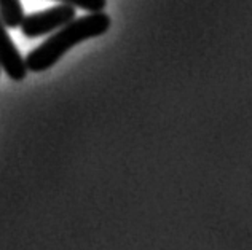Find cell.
I'll return each mask as SVG.
<instances>
[{
	"label": "cell",
	"mask_w": 252,
	"mask_h": 250,
	"mask_svg": "<svg viewBox=\"0 0 252 250\" xmlns=\"http://www.w3.org/2000/svg\"><path fill=\"white\" fill-rule=\"evenodd\" d=\"M110 28V18L104 11H94L90 15L75 18L74 21L63 26L46 40L32 50L26 56V67L34 74L48 70L61 59L70 48L88 38H94L105 34Z\"/></svg>",
	"instance_id": "6da1fadb"
},
{
	"label": "cell",
	"mask_w": 252,
	"mask_h": 250,
	"mask_svg": "<svg viewBox=\"0 0 252 250\" xmlns=\"http://www.w3.org/2000/svg\"><path fill=\"white\" fill-rule=\"evenodd\" d=\"M77 16L75 6L70 5H56L50 10L38 11V13H31V15L24 16L21 23V30L23 35L28 38H38L43 35H48L51 32H56L61 29L63 26L67 23L74 21Z\"/></svg>",
	"instance_id": "7a4b0ae2"
},
{
	"label": "cell",
	"mask_w": 252,
	"mask_h": 250,
	"mask_svg": "<svg viewBox=\"0 0 252 250\" xmlns=\"http://www.w3.org/2000/svg\"><path fill=\"white\" fill-rule=\"evenodd\" d=\"M0 69L15 82H23L29 72L21 53L18 51L15 42L6 32V26L2 23V19H0Z\"/></svg>",
	"instance_id": "3957f363"
},
{
	"label": "cell",
	"mask_w": 252,
	"mask_h": 250,
	"mask_svg": "<svg viewBox=\"0 0 252 250\" xmlns=\"http://www.w3.org/2000/svg\"><path fill=\"white\" fill-rule=\"evenodd\" d=\"M0 19L10 29H16L24 19V10L19 0H0Z\"/></svg>",
	"instance_id": "277c9868"
},
{
	"label": "cell",
	"mask_w": 252,
	"mask_h": 250,
	"mask_svg": "<svg viewBox=\"0 0 252 250\" xmlns=\"http://www.w3.org/2000/svg\"><path fill=\"white\" fill-rule=\"evenodd\" d=\"M58 2L75 6V8H82L86 11H102L107 5V0H58Z\"/></svg>",
	"instance_id": "5b68a950"
}]
</instances>
